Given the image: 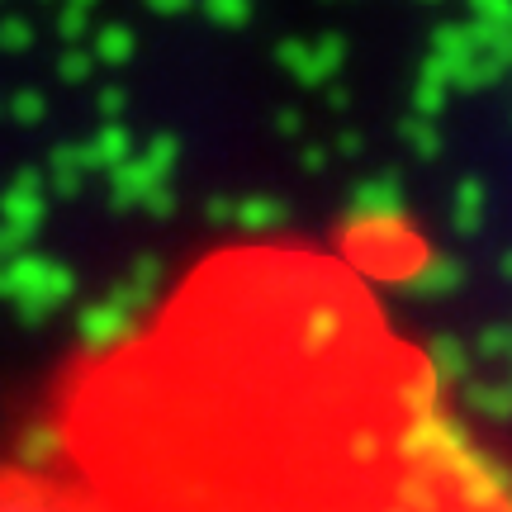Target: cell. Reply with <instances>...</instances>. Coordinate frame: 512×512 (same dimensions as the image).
<instances>
[{"mask_svg": "<svg viewBox=\"0 0 512 512\" xmlns=\"http://www.w3.org/2000/svg\"><path fill=\"white\" fill-rule=\"evenodd\" d=\"M0 512H105L86 489L0 465Z\"/></svg>", "mask_w": 512, "mask_h": 512, "instance_id": "1", "label": "cell"}]
</instances>
